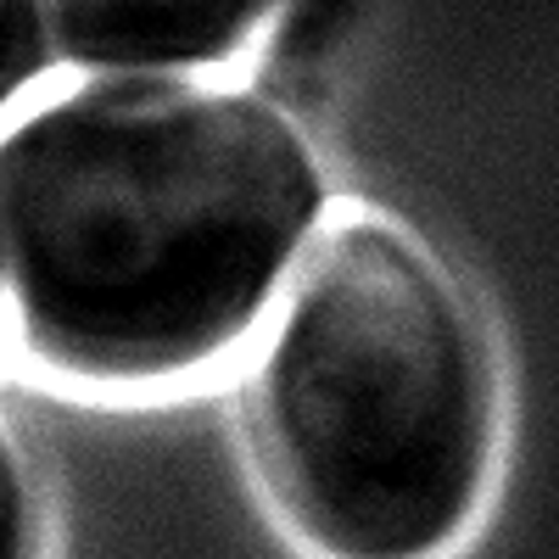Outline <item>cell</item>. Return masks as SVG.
Here are the masks:
<instances>
[{"label":"cell","instance_id":"4","mask_svg":"<svg viewBox=\"0 0 559 559\" xmlns=\"http://www.w3.org/2000/svg\"><path fill=\"white\" fill-rule=\"evenodd\" d=\"M51 62L45 39V0H0V107Z\"/></svg>","mask_w":559,"mask_h":559},{"label":"cell","instance_id":"5","mask_svg":"<svg viewBox=\"0 0 559 559\" xmlns=\"http://www.w3.org/2000/svg\"><path fill=\"white\" fill-rule=\"evenodd\" d=\"M0 559H39V503L7 437H0Z\"/></svg>","mask_w":559,"mask_h":559},{"label":"cell","instance_id":"3","mask_svg":"<svg viewBox=\"0 0 559 559\" xmlns=\"http://www.w3.org/2000/svg\"><path fill=\"white\" fill-rule=\"evenodd\" d=\"M269 0H51L57 51L84 73L168 79L236 57Z\"/></svg>","mask_w":559,"mask_h":559},{"label":"cell","instance_id":"1","mask_svg":"<svg viewBox=\"0 0 559 559\" xmlns=\"http://www.w3.org/2000/svg\"><path fill=\"white\" fill-rule=\"evenodd\" d=\"M319 207V168L269 102L112 79L0 140V280L62 376H185L247 336Z\"/></svg>","mask_w":559,"mask_h":559},{"label":"cell","instance_id":"2","mask_svg":"<svg viewBox=\"0 0 559 559\" xmlns=\"http://www.w3.org/2000/svg\"><path fill=\"white\" fill-rule=\"evenodd\" d=\"M292 521L331 559H431L487 481L492 369L442 269L347 218L308 247L258 381Z\"/></svg>","mask_w":559,"mask_h":559}]
</instances>
